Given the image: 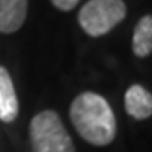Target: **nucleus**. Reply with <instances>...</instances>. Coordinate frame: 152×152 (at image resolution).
<instances>
[{
	"label": "nucleus",
	"instance_id": "f257e3e1",
	"mask_svg": "<svg viewBox=\"0 0 152 152\" xmlns=\"http://www.w3.org/2000/svg\"><path fill=\"white\" fill-rule=\"evenodd\" d=\"M69 118L80 137L91 145L105 147L112 144L117 135L113 110L98 93H80L69 107Z\"/></svg>",
	"mask_w": 152,
	"mask_h": 152
},
{
	"label": "nucleus",
	"instance_id": "f03ea898",
	"mask_svg": "<svg viewBox=\"0 0 152 152\" xmlns=\"http://www.w3.org/2000/svg\"><path fill=\"white\" fill-rule=\"evenodd\" d=\"M34 152H76L59 113L54 110L39 112L29 125Z\"/></svg>",
	"mask_w": 152,
	"mask_h": 152
},
{
	"label": "nucleus",
	"instance_id": "7ed1b4c3",
	"mask_svg": "<svg viewBox=\"0 0 152 152\" xmlns=\"http://www.w3.org/2000/svg\"><path fill=\"white\" fill-rule=\"evenodd\" d=\"M127 15L124 0H90L80 9L78 22L88 36L100 37L108 34Z\"/></svg>",
	"mask_w": 152,
	"mask_h": 152
},
{
	"label": "nucleus",
	"instance_id": "20e7f679",
	"mask_svg": "<svg viewBox=\"0 0 152 152\" xmlns=\"http://www.w3.org/2000/svg\"><path fill=\"white\" fill-rule=\"evenodd\" d=\"M29 0H0V32L14 34L24 26Z\"/></svg>",
	"mask_w": 152,
	"mask_h": 152
},
{
	"label": "nucleus",
	"instance_id": "39448f33",
	"mask_svg": "<svg viewBox=\"0 0 152 152\" xmlns=\"http://www.w3.org/2000/svg\"><path fill=\"white\" fill-rule=\"evenodd\" d=\"M125 112L135 120H145L152 115V95L140 85H132L125 91Z\"/></svg>",
	"mask_w": 152,
	"mask_h": 152
},
{
	"label": "nucleus",
	"instance_id": "423d86ee",
	"mask_svg": "<svg viewBox=\"0 0 152 152\" xmlns=\"http://www.w3.org/2000/svg\"><path fill=\"white\" fill-rule=\"evenodd\" d=\"M19 115V98L9 71L0 66V120L10 124Z\"/></svg>",
	"mask_w": 152,
	"mask_h": 152
},
{
	"label": "nucleus",
	"instance_id": "0eeeda50",
	"mask_svg": "<svg viewBox=\"0 0 152 152\" xmlns=\"http://www.w3.org/2000/svg\"><path fill=\"white\" fill-rule=\"evenodd\" d=\"M132 51L137 58H147L152 53V17L144 15L139 19L134 37H132Z\"/></svg>",
	"mask_w": 152,
	"mask_h": 152
},
{
	"label": "nucleus",
	"instance_id": "6e6552de",
	"mask_svg": "<svg viewBox=\"0 0 152 152\" xmlns=\"http://www.w3.org/2000/svg\"><path fill=\"white\" fill-rule=\"evenodd\" d=\"M51 2H53V5H54L56 9H59V10H63V12H69L78 5L80 0H51Z\"/></svg>",
	"mask_w": 152,
	"mask_h": 152
}]
</instances>
